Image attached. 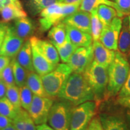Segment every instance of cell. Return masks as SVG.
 I'll return each mask as SVG.
<instances>
[{"instance_id": "cell-42", "label": "cell", "mask_w": 130, "mask_h": 130, "mask_svg": "<svg viewBox=\"0 0 130 130\" xmlns=\"http://www.w3.org/2000/svg\"><path fill=\"white\" fill-rule=\"evenodd\" d=\"M6 90H7V86L1 79L0 81V99L6 96Z\"/></svg>"}, {"instance_id": "cell-5", "label": "cell", "mask_w": 130, "mask_h": 130, "mask_svg": "<svg viewBox=\"0 0 130 130\" xmlns=\"http://www.w3.org/2000/svg\"><path fill=\"white\" fill-rule=\"evenodd\" d=\"M72 73V69L66 63L58 64L48 74L41 76L43 87L50 98L57 96L63 86Z\"/></svg>"}, {"instance_id": "cell-43", "label": "cell", "mask_w": 130, "mask_h": 130, "mask_svg": "<svg viewBox=\"0 0 130 130\" xmlns=\"http://www.w3.org/2000/svg\"><path fill=\"white\" fill-rule=\"evenodd\" d=\"M4 7L9 5H22L19 0H4Z\"/></svg>"}, {"instance_id": "cell-30", "label": "cell", "mask_w": 130, "mask_h": 130, "mask_svg": "<svg viewBox=\"0 0 130 130\" xmlns=\"http://www.w3.org/2000/svg\"><path fill=\"white\" fill-rule=\"evenodd\" d=\"M21 108H16L6 96L0 99V115L13 120L17 116Z\"/></svg>"}, {"instance_id": "cell-25", "label": "cell", "mask_w": 130, "mask_h": 130, "mask_svg": "<svg viewBox=\"0 0 130 130\" xmlns=\"http://www.w3.org/2000/svg\"><path fill=\"white\" fill-rule=\"evenodd\" d=\"M101 5L111 6L118 11L122 17L125 16V14L121 12L116 3L111 0H83L79 6V10L91 13L94 10L96 9Z\"/></svg>"}, {"instance_id": "cell-37", "label": "cell", "mask_w": 130, "mask_h": 130, "mask_svg": "<svg viewBox=\"0 0 130 130\" xmlns=\"http://www.w3.org/2000/svg\"><path fill=\"white\" fill-rule=\"evenodd\" d=\"M86 130H104L99 117H94Z\"/></svg>"}, {"instance_id": "cell-23", "label": "cell", "mask_w": 130, "mask_h": 130, "mask_svg": "<svg viewBox=\"0 0 130 130\" xmlns=\"http://www.w3.org/2000/svg\"><path fill=\"white\" fill-rule=\"evenodd\" d=\"M26 85L29 87L33 95L42 97H49L45 90L41 76L35 71L28 72Z\"/></svg>"}, {"instance_id": "cell-16", "label": "cell", "mask_w": 130, "mask_h": 130, "mask_svg": "<svg viewBox=\"0 0 130 130\" xmlns=\"http://www.w3.org/2000/svg\"><path fill=\"white\" fill-rule=\"evenodd\" d=\"M31 45L32 50V64L35 71L37 74L42 76L50 72L56 68L57 66H54L50 63L33 43L31 42Z\"/></svg>"}, {"instance_id": "cell-11", "label": "cell", "mask_w": 130, "mask_h": 130, "mask_svg": "<svg viewBox=\"0 0 130 130\" xmlns=\"http://www.w3.org/2000/svg\"><path fill=\"white\" fill-rule=\"evenodd\" d=\"M24 43V40L16 35L12 24H9L4 41L1 55L13 58L18 53Z\"/></svg>"}, {"instance_id": "cell-21", "label": "cell", "mask_w": 130, "mask_h": 130, "mask_svg": "<svg viewBox=\"0 0 130 130\" xmlns=\"http://www.w3.org/2000/svg\"><path fill=\"white\" fill-rule=\"evenodd\" d=\"M12 123L17 130H37L36 125L28 111L22 108L19 110L16 118L12 120Z\"/></svg>"}, {"instance_id": "cell-45", "label": "cell", "mask_w": 130, "mask_h": 130, "mask_svg": "<svg viewBox=\"0 0 130 130\" xmlns=\"http://www.w3.org/2000/svg\"><path fill=\"white\" fill-rule=\"evenodd\" d=\"M36 128L37 130H54L46 123H43V124L36 125Z\"/></svg>"}, {"instance_id": "cell-39", "label": "cell", "mask_w": 130, "mask_h": 130, "mask_svg": "<svg viewBox=\"0 0 130 130\" xmlns=\"http://www.w3.org/2000/svg\"><path fill=\"white\" fill-rule=\"evenodd\" d=\"M117 103L126 110H130V96H129L118 98Z\"/></svg>"}, {"instance_id": "cell-36", "label": "cell", "mask_w": 130, "mask_h": 130, "mask_svg": "<svg viewBox=\"0 0 130 130\" xmlns=\"http://www.w3.org/2000/svg\"><path fill=\"white\" fill-rule=\"evenodd\" d=\"M121 12L125 15L130 14V0H115Z\"/></svg>"}, {"instance_id": "cell-28", "label": "cell", "mask_w": 130, "mask_h": 130, "mask_svg": "<svg viewBox=\"0 0 130 130\" xmlns=\"http://www.w3.org/2000/svg\"><path fill=\"white\" fill-rule=\"evenodd\" d=\"M56 48L57 50L61 61L64 63H67L77 47L73 44L69 37L67 36L64 43L60 46H56Z\"/></svg>"}, {"instance_id": "cell-19", "label": "cell", "mask_w": 130, "mask_h": 130, "mask_svg": "<svg viewBox=\"0 0 130 130\" xmlns=\"http://www.w3.org/2000/svg\"><path fill=\"white\" fill-rule=\"evenodd\" d=\"M118 51L127 57L130 53V28L129 16L122 19V24L118 40Z\"/></svg>"}, {"instance_id": "cell-46", "label": "cell", "mask_w": 130, "mask_h": 130, "mask_svg": "<svg viewBox=\"0 0 130 130\" xmlns=\"http://www.w3.org/2000/svg\"><path fill=\"white\" fill-rule=\"evenodd\" d=\"M125 119H126V122H127L128 130H130V110H126Z\"/></svg>"}, {"instance_id": "cell-40", "label": "cell", "mask_w": 130, "mask_h": 130, "mask_svg": "<svg viewBox=\"0 0 130 130\" xmlns=\"http://www.w3.org/2000/svg\"><path fill=\"white\" fill-rule=\"evenodd\" d=\"M11 60L12 58L9 57L0 55V72L10 63Z\"/></svg>"}, {"instance_id": "cell-41", "label": "cell", "mask_w": 130, "mask_h": 130, "mask_svg": "<svg viewBox=\"0 0 130 130\" xmlns=\"http://www.w3.org/2000/svg\"><path fill=\"white\" fill-rule=\"evenodd\" d=\"M12 123V120L11 119L0 115V129L7 127Z\"/></svg>"}, {"instance_id": "cell-29", "label": "cell", "mask_w": 130, "mask_h": 130, "mask_svg": "<svg viewBox=\"0 0 130 130\" xmlns=\"http://www.w3.org/2000/svg\"><path fill=\"white\" fill-rule=\"evenodd\" d=\"M57 2L58 0H27V6L31 14L36 15L48 6Z\"/></svg>"}, {"instance_id": "cell-15", "label": "cell", "mask_w": 130, "mask_h": 130, "mask_svg": "<svg viewBox=\"0 0 130 130\" xmlns=\"http://www.w3.org/2000/svg\"><path fill=\"white\" fill-rule=\"evenodd\" d=\"M99 118L104 130H128L125 117L121 115L101 113Z\"/></svg>"}, {"instance_id": "cell-35", "label": "cell", "mask_w": 130, "mask_h": 130, "mask_svg": "<svg viewBox=\"0 0 130 130\" xmlns=\"http://www.w3.org/2000/svg\"><path fill=\"white\" fill-rule=\"evenodd\" d=\"M118 98H123L130 96V71L125 82L118 93Z\"/></svg>"}, {"instance_id": "cell-3", "label": "cell", "mask_w": 130, "mask_h": 130, "mask_svg": "<svg viewBox=\"0 0 130 130\" xmlns=\"http://www.w3.org/2000/svg\"><path fill=\"white\" fill-rule=\"evenodd\" d=\"M80 4H68L56 3L48 6L40 13V29L46 31L52 27L61 22L63 19L79 9Z\"/></svg>"}, {"instance_id": "cell-50", "label": "cell", "mask_w": 130, "mask_h": 130, "mask_svg": "<svg viewBox=\"0 0 130 130\" xmlns=\"http://www.w3.org/2000/svg\"><path fill=\"white\" fill-rule=\"evenodd\" d=\"M128 16H129V28H130V14H128Z\"/></svg>"}, {"instance_id": "cell-27", "label": "cell", "mask_w": 130, "mask_h": 130, "mask_svg": "<svg viewBox=\"0 0 130 130\" xmlns=\"http://www.w3.org/2000/svg\"><path fill=\"white\" fill-rule=\"evenodd\" d=\"M10 63L12 67L15 85L18 87L25 85L28 72L18 62L14 57L12 58Z\"/></svg>"}, {"instance_id": "cell-52", "label": "cell", "mask_w": 130, "mask_h": 130, "mask_svg": "<svg viewBox=\"0 0 130 130\" xmlns=\"http://www.w3.org/2000/svg\"><path fill=\"white\" fill-rule=\"evenodd\" d=\"M111 1H113V0H111Z\"/></svg>"}, {"instance_id": "cell-13", "label": "cell", "mask_w": 130, "mask_h": 130, "mask_svg": "<svg viewBox=\"0 0 130 130\" xmlns=\"http://www.w3.org/2000/svg\"><path fill=\"white\" fill-rule=\"evenodd\" d=\"M30 40L50 63L54 66H57L60 59L56 48L51 42L40 39L35 36L31 37Z\"/></svg>"}, {"instance_id": "cell-48", "label": "cell", "mask_w": 130, "mask_h": 130, "mask_svg": "<svg viewBox=\"0 0 130 130\" xmlns=\"http://www.w3.org/2000/svg\"><path fill=\"white\" fill-rule=\"evenodd\" d=\"M4 7V0H0V12H1V10H2Z\"/></svg>"}, {"instance_id": "cell-7", "label": "cell", "mask_w": 130, "mask_h": 130, "mask_svg": "<svg viewBox=\"0 0 130 130\" xmlns=\"http://www.w3.org/2000/svg\"><path fill=\"white\" fill-rule=\"evenodd\" d=\"M96 104L89 101L73 108L71 114L69 130H86L95 117Z\"/></svg>"}, {"instance_id": "cell-12", "label": "cell", "mask_w": 130, "mask_h": 130, "mask_svg": "<svg viewBox=\"0 0 130 130\" xmlns=\"http://www.w3.org/2000/svg\"><path fill=\"white\" fill-rule=\"evenodd\" d=\"M65 25L79 29L91 35V13L78 10L61 21Z\"/></svg>"}, {"instance_id": "cell-34", "label": "cell", "mask_w": 130, "mask_h": 130, "mask_svg": "<svg viewBox=\"0 0 130 130\" xmlns=\"http://www.w3.org/2000/svg\"><path fill=\"white\" fill-rule=\"evenodd\" d=\"M0 75H1V79L6 84V85L7 86L15 84L11 63H10L7 66H6L0 72Z\"/></svg>"}, {"instance_id": "cell-1", "label": "cell", "mask_w": 130, "mask_h": 130, "mask_svg": "<svg viewBox=\"0 0 130 130\" xmlns=\"http://www.w3.org/2000/svg\"><path fill=\"white\" fill-rule=\"evenodd\" d=\"M57 96L76 106L89 101H95L92 88L83 74L72 72Z\"/></svg>"}, {"instance_id": "cell-8", "label": "cell", "mask_w": 130, "mask_h": 130, "mask_svg": "<svg viewBox=\"0 0 130 130\" xmlns=\"http://www.w3.org/2000/svg\"><path fill=\"white\" fill-rule=\"evenodd\" d=\"M53 103L51 98L33 95L32 102L27 111L36 125L46 123Z\"/></svg>"}, {"instance_id": "cell-22", "label": "cell", "mask_w": 130, "mask_h": 130, "mask_svg": "<svg viewBox=\"0 0 130 130\" xmlns=\"http://www.w3.org/2000/svg\"><path fill=\"white\" fill-rule=\"evenodd\" d=\"M67 36L66 25L62 22L53 26L49 30L48 34L50 42L55 47L62 45L66 40Z\"/></svg>"}, {"instance_id": "cell-6", "label": "cell", "mask_w": 130, "mask_h": 130, "mask_svg": "<svg viewBox=\"0 0 130 130\" xmlns=\"http://www.w3.org/2000/svg\"><path fill=\"white\" fill-rule=\"evenodd\" d=\"M74 105L61 100L54 102L49 113V125L54 130H69L71 114Z\"/></svg>"}, {"instance_id": "cell-10", "label": "cell", "mask_w": 130, "mask_h": 130, "mask_svg": "<svg viewBox=\"0 0 130 130\" xmlns=\"http://www.w3.org/2000/svg\"><path fill=\"white\" fill-rule=\"evenodd\" d=\"M122 24V18L117 16L109 25L103 27L99 40L106 48L114 51L118 50V40Z\"/></svg>"}, {"instance_id": "cell-9", "label": "cell", "mask_w": 130, "mask_h": 130, "mask_svg": "<svg viewBox=\"0 0 130 130\" xmlns=\"http://www.w3.org/2000/svg\"><path fill=\"white\" fill-rule=\"evenodd\" d=\"M93 61V50L91 45L89 46L77 48L66 64L71 68L72 72L83 74Z\"/></svg>"}, {"instance_id": "cell-26", "label": "cell", "mask_w": 130, "mask_h": 130, "mask_svg": "<svg viewBox=\"0 0 130 130\" xmlns=\"http://www.w3.org/2000/svg\"><path fill=\"white\" fill-rule=\"evenodd\" d=\"M96 13L103 27L111 23L114 18L119 16L122 18L115 8L107 5H101L96 9Z\"/></svg>"}, {"instance_id": "cell-32", "label": "cell", "mask_w": 130, "mask_h": 130, "mask_svg": "<svg viewBox=\"0 0 130 130\" xmlns=\"http://www.w3.org/2000/svg\"><path fill=\"white\" fill-rule=\"evenodd\" d=\"M19 89L21 107L26 111H28L32 102L33 93L26 84L19 87Z\"/></svg>"}, {"instance_id": "cell-31", "label": "cell", "mask_w": 130, "mask_h": 130, "mask_svg": "<svg viewBox=\"0 0 130 130\" xmlns=\"http://www.w3.org/2000/svg\"><path fill=\"white\" fill-rule=\"evenodd\" d=\"M91 13V36L93 41H97L100 40L103 25L99 19L96 13V9L92 11Z\"/></svg>"}, {"instance_id": "cell-2", "label": "cell", "mask_w": 130, "mask_h": 130, "mask_svg": "<svg viewBox=\"0 0 130 130\" xmlns=\"http://www.w3.org/2000/svg\"><path fill=\"white\" fill-rule=\"evenodd\" d=\"M108 84L107 95L108 97L118 95L127 78L130 71V64L125 56L116 51L113 62L108 68Z\"/></svg>"}, {"instance_id": "cell-17", "label": "cell", "mask_w": 130, "mask_h": 130, "mask_svg": "<svg viewBox=\"0 0 130 130\" xmlns=\"http://www.w3.org/2000/svg\"><path fill=\"white\" fill-rule=\"evenodd\" d=\"M12 26L16 35L24 40L31 37L35 30L33 22L27 16L14 20Z\"/></svg>"}, {"instance_id": "cell-51", "label": "cell", "mask_w": 130, "mask_h": 130, "mask_svg": "<svg viewBox=\"0 0 130 130\" xmlns=\"http://www.w3.org/2000/svg\"><path fill=\"white\" fill-rule=\"evenodd\" d=\"M0 81H1V75H0Z\"/></svg>"}, {"instance_id": "cell-24", "label": "cell", "mask_w": 130, "mask_h": 130, "mask_svg": "<svg viewBox=\"0 0 130 130\" xmlns=\"http://www.w3.org/2000/svg\"><path fill=\"white\" fill-rule=\"evenodd\" d=\"M1 15L4 22H9L10 21L27 17V13L24 11L22 5H9L1 10Z\"/></svg>"}, {"instance_id": "cell-49", "label": "cell", "mask_w": 130, "mask_h": 130, "mask_svg": "<svg viewBox=\"0 0 130 130\" xmlns=\"http://www.w3.org/2000/svg\"><path fill=\"white\" fill-rule=\"evenodd\" d=\"M127 58H128V61H129V63L130 64V53H129V54Z\"/></svg>"}, {"instance_id": "cell-4", "label": "cell", "mask_w": 130, "mask_h": 130, "mask_svg": "<svg viewBox=\"0 0 130 130\" xmlns=\"http://www.w3.org/2000/svg\"><path fill=\"white\" fill-rule=\"evenodd\" d=\"M107 69L93 60L83 74L92 89L96 101H100L107 95Z\"/></svg>"}, {"instance_id": "cell-18", "label": "cell", "mask_w": 130, "mask_h": 130, "mask_svg": "<svg viewBox=\"0 0 130 130\" xmlns=\"http://www.w3.org/2000/svg\"><path fill=\"white\" fill-rule=\"evenodd\" d=\"M66 25L68 36L75 46L78 48V47L89 46L92 45L93 39L90 34L70 25Z\"/></svg>"}, {"instance_id": "cell-20", "label": "cell", "mask_w": 130, "mask_h": 130, "mask_svg": "<svg viewBox=\"0 0 130 130\" xmlns=\"http://www.w3.org/2000/svg\"><path fill=\"white\" fill-rule=\"evenodd\" d=\"M14 58L27 72H35L32 64L31 45L30 39L26 40L24 42L22 48Z\"/></svg>"}, {"instance_id": "cell-44", "label": "cell", "mask_w": 130, "mask_h": 130, "mask_svg": "<svg viewBox=\"0 0 130 130\" xmlns=\"http://www.w3.org/2000/svg\"><path fill=\"white\" fill-rule=\"evenodd\" d=\"M83 0H58V3H64V4H80Z\"/></svg>"}, {"instance_id": "cell-33", "label": "cell", "mask_w": 130, "mask_h": 130, "mask_svg": "<svg viewBox=\"0 0 130 130\" xmlns=\"http://www.w3.org/2000/svg\"><path fill=\"white\" fill-rule=\"evenodd\" d=\"M6 97L12 102L16 108L19 109L22 108L21 104L19 89L15 84L7 86Z\"/></svg>"}, {"instance_id": "cell-14", "label": "cell", "mask_w": 130, "mask_h": 130, "mask_svg": "<svg viewBox=\"0 0 130 130\" xmlns=\"http://www.w3.org/2000/svg\"><path fill=\"white\" fill-rule=\"evenodd\" d=\"M92 46L93 50V60L108 69L115 57L116 52L106 48L100 40L93 41Z\"/></svg>"}, {"instance_id": "cell-47", "label": "cell", "mask_w": 130, "mask_h": 130, "mask_svg": "<svg viewBox=\"0 0 130 130\" xmlns=\"http://www.w3.org/2000/svg\"><path fill=\"white\" fill-rule=\"evenodd\" d=\"M0 130H17V129H16V128L14 127V126L13 125V123H12V125L8 126L7 127L3 128V129H0Z\"/></svg>"}, {"instance_id": "cell-38", "label": "cell", "mask_w": 130, "mask_h": 130, "mask_svg": "<svg viewBox=\"0 0 130 130\" xmlns=\"http://www.w3.org/2000/svg\"><path fill=\"white\" fill-rule=\"evenodd\" d=\"M9 24V22H4L3 21L0 22V55H1L3 41H4Z\"/></svg>"}]
</instances>
